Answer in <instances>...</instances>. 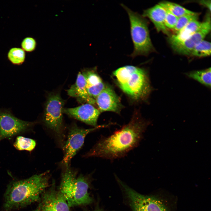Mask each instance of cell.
<instances>
[{
	"mask_svg": "<svg viewBox=\"0 0 211 211\" xmlns=\"http://www.w3.org/2000/svg\"><path fill=\"white\" fill-rule=\"evenodd\" d=\"M93 211H103V210L100 208H98L97 209H96L95 210H94Z\"/></svg>",
	"mask_w": 211,
	"mask_h": 211,
	"instance_id": "cell-28",
	"label": "cell"
},
{
	"mask_svg": "<svg viewBox=\"0 0 211 211\" xmlns=\"http://www.w3.org/2000/svg\"><path fill=\"white\" fill-rule=\"evenodd\" d=\"M149 124L138 114L134 115L121 128L108 137L101 138L84 156L111 160L124 156L138 145Z\"/></svg>",
	"mask_w": 211,
	"mask_h": 211,
	"instance_id": "cell-1",
	"label": "cell"
},
{
	"mask_svg": "<svg viewBox=\"0 0 211 211\" xmlns=\"http://www.w3.org/2000/svg\"><path fill=\"white\" fill-rule=\"evenodd\" d=\"M7 57L13 64L20 65L23 63L25 60V52L21 48L13 47L8 51Z\"/></svg>",
	"mask_w": 211,
	"mask_h": 211,
	"instance_id": "cell-19",
	"label": "cell"
},
{
	"mask_svg": "<svg viewBox=\"0 0 211 211\" xmlns=\"http://www.w3.org/2000/svg\"><path fill=\"white\" fill-rule=\"evenodd\" d=\"M211 68L204 70L188 73L186 75L202 84L209 87L211 86Z\"/></svg>",
	"mask_w": 211,
	"mask_h": 211,
	"instance_id": "cell-18",
	"label": "cell"
},
{
	"mask_svg": "<svg viewBox=\"0 0 211 211\" xmlns=\"http://www.w3.org/2000/svg\"><path fill=\"white\" fill-rule=\"evenodd\" d=\"M166 14V9L158 4L144 10L142 16L151 20L158 32H162L169 36V29L165 25Z\"/></svg>",
	"mask_w": 211,
	"mask_h": 211,
	"instance_id": "cell-14",
	"label": "cell"
},
{
	"mask_svg": "<svg viewBox=\"0 0 211 211\" xmlns=\"http://www.w3.org/2000/svg\"><path fill=\"white\" fill-rule=\"evenodd\" d=\"M87 83V88L94 86L103 82L100 77L93 70H84L82 73Z\"/></svg>",
	"mask_w": 211,
	"mask_h": 211,
	"instance_id": "cell-23",
	"label": "cell"
},
{
	"mask_svg": "<svg viewBox=\"0 0 211 211\" xmlns=\"http://www.w3.org/2000/svg\"><path fill=\"white\" fill-rule=\"evenodd\" d=\"M199 13L195 12L193 13L185 15L178 18L176 26L173 29L176 34L191 21L198 20Z\"/></svg>",
	"mask_w": 211,
	"mask_h": 211,
	"instance_id": "cell-22",
	"label": "cell"
},
{
	"mask_svg": "<svg viewBox=\"0 0 211 211\" xmlns=\"http://www.w3.org/2000/svg\"><path fill=\"white\" fill-rule=\"evenodd\" d=\"M201 23L198 20H193L177 33L170 35L169 37L178 41L186 40L193 35L198 30Z\"/></svg>",
	"mask_w": 211,
	"mask_h": 211,
	"instance_id": "cell-16",
	"label": "cell"
},
{
	"mask_svg": "<svg viewBox=\"0 0 211 211\" xmlns=\"http://www.w3.org/2000/svg\"><path fill=\"white\" fill-rule=\"evenodd\" d=\"M36 144L35 141L33 139L22 136H19L17 138L14 146L19 150L31 151L35 148Z\"/></svg>",
	"mask_w": 211,
	"mask_h": 211,
	"instance_id": "cell-21",
	"label": "cell"
},
{
	"mask_svg": "<svg viewBox=\"0 0 211 211\" xmlns=\"http://www.w3.org/2000/svg\"><path fill=\"white\" fill-rule=\"evenodd\" d=\"M62 174L59 190L69 207L87 205L93 201L88 190L89 183L86 178L78 177L69 166Z\"/></svg>",
	"mask_w": 211,
	"mask_h": 211,
	"instance_id": "cell-4",
	"label": "cell"
},
{
	"mask_svg": "<svg viewBox=\"0 0 211 211\" xmlns=\"http://www.w3.org/2000/svg\"><path fill=\"white\" fill-rule=\"evenodd\" d=\"M159 4L166 10L178 18L195 13L179 4L172 2L164 1L159 3Z\"/></svg>",
	"mask_w": 211,
	"mask_h": 211,
	"instance_id": "cell-17",
	"label": "cell"
},
{
	"mask_svg": "<svg viewBox=\"0 0 211 211\" xmlns=\"http://www.w3.org/2000/svg\"><path fill=\"white\" fill-rule=\"evenodd\" d=\"M67 93L69 96L75 97L80 101L91 104H94L96 103L95 100L88 94L86 80L81 72L78 73L75 84L67 90Z\"/></svg>",
	"mask_w": 211,
	"mask_h": 211,
	"instance_id": "cell-15",
	"label": "cell"
},
{
	"mask_svg": "<svg viewBox=\"0 0 211 211\" xmlns=\"http://www.w3.org/2000/svg\"><path fill=\"white\" fill-rule=\"evenodd\" d=\"M49 173L46 172L10 183L4 195V210L19 209L39 202L49 186Z\"/></svg>",
	"mask_w": 211,
	"mask_h": 211,
	"instance_id": "cell-2",
	"label": "cell"
},
{
	"mask_svg": "<svg viewBox=\"0 0 211 211\" xmlns=\"http://www.w3.org/2000/svg\"><path fill=\"white\" fill-rule=\"evenodd\" d=\"M197 2L200 4L207 7L210 11H211V1L210 0H200L197 1Z\"/></svg>",
	"mask_w": 211,
	"mask_h": 211,
	"instance_id": "cell-27",
	"label": "cell"
},
{
	"mask_svg": "<svg viewBox=\"0 0 211 211\" xmlns=\"http://www.w3.org/2000/svg\"><path fill=\"white\" fill-rule=\"evenodd\" d=\"M105 87L104 84L102 82L96 86L87 87V91L89 96L95 100Z\"/></svg>",
	"mask_w": 211,
	"mask_h": 211,
	"instance_id": "cell-25",
	"label": "cell"
},
{
	"mask_svg": "<svg viewBox=\"0 0 211 211\" xmlns=\"http://www.w3.org/2000/svg\"><path fill=\"white\" fill-rule=\"evenodd\" d=\"M108 125L97 126L93 128L85 129L74 125L69 130L67 139L64 146V155L62 162L66 167L72 158L83 146L86 136L90 133Z\"/></svg>",
	"mask_w": 211,
	"mask_h": 211,
	"instance_id": "cell-8",
	"label": "cell"
},
{
	"mask_svg": "<svg viewBox=\"0 0 211 211\" xmlns=\"http://www.w3.org/2000/svg\"><path fill=\"white\" fill-rule=\"evenodd\" d=\"M121 5L128 16L130 33L133 45V51L130 56L132 58L147 56L154 51L150 37L147 20L137 12H134L122 4Z\"/></svg>",
	"mask_w": 211,
	"mask_h": 211,
	"instance_id": "cell-6",
	"label": "cell"
},
{
	"mask_svg": "<svg viewBox=\"0 0 211 211\" xmlns=\"http://www.w3.org/2000/svg\"><path fill=\"white\" fill-rule=\"evenodd\" d=\"M64 104L59 94L52 93L48 96L45 105L44 122L47 127L59 135L62 134Z\"/></svg>",
	"mask_w": 211,
	"mask_h": 211,
	"instance_id": "cell-7",
	"label": "cell"
},
{
	"mask_svg": "<svg viewBox=\"0 0 211 211\" xmlns=\"http://www.w3.org/2000/svg\"><path fill=\"white\" fill-rule=\"evenodd\" d=\"M37 45L35 39L31 37H27L24 38L21 44V48L25 51L31 52L35 49Z\"/></svg>",
	"mask_w": 211,
	"mask_h": 211,
	"instance_id": "cell-24",
	"label": "cell"
},
{
	"mask_svg": "<svg viewBox=\"0 0 211 211\" xmlns=\"http://www.w3.org/2000/svg\"><path fill=\"white\" fill-rule=\"evenodd\" d=\"M166 11L165 19V25L168 29H173L176 24L178 17L172 13Z\"/></svg>",
	"mask_w": 211,
	"mask_h": 211,
	"instance_id": "cell-26",
	"label": "cell"
},
{
	"mask_svg": "<svg viewBox=\"0 0 211 211\" xmlns=\"http://www.w3.org/2000/svg\"><path fill=\"white\" fill-rule=\"evenodd\" d=\"M33 123L20 120L11 113L0 109V140L28 129Z\"/></svg>",
	"mask_w": 211,
	"mask_h": 211,
	"instance_id": "cell-11",
	"label": "cell"
},
{
	"mask_svg": "<svg viewBox=\"0 0 211 211\" xmlns=\"http://www.w3.org/2000/svg\"><path fill=\"white\" fill-rule=\"evenodd\" d=\"M38 205L33 211H69V207L54 183L42 195Z\"/></svg>",
	"mask_w": 211,
	"mask_h": 211,
	"instance_id": "cell-10",
	"label": "cell"
},
{
	"mask_svg": "<svg viewBox=\"0 0 211 211\" xmlns=\"http://www.w3.org/2000/svg\"><path fill=\"white\" fill-rule=\"evenodd\" d=\"M113 74L120 88L134 99H143L150 91L148 77L142 68L126 65L116 69Z\"/></svg>",
	"mask_w": 211,
	"mask_h": 211,
	"instance_id": "cell-3",
	"label": "cell"
},
{
	"mask_svg": "<svg viewBox=\"0 0 211 211\" xmlns=\"http://www.w3.org/2000/svg\"><path fill=\"white\" fill-rule=\"evenodd\" d=\"M211 47L210 42L204 40L195 46L190 55L198 57L209 56L211 54Z\"/></svg>",
	"mask_w": 211,
	"mask_h": 211,
	"instance_id": "cell-20",
	"label": "cell"
},
{
	"mask_svg": "<svg viewBox=\"0 0 211 211\" xmlns=\"http://www.w3.org/2000/svg\"><path fill=\"white\" fill-rule=\"evenodd\" d=\"M63 113L94 127L97 126V120L100 114L99 110L88 103L76 107L64 108Z\"/></svg>",
	"mask_w": 211,
	"mask_h": 211,
	"instance_id": "cell-12",
	"label": "cell"
},
{
	"mask_svg": "<svg viewBox=\"0 0 211 211\" xmlns=\"http://www.w3.org/2000/svg\"><path fill=\"white\" fill-rule=\"evenodd\" d=\"M120 183L132 211H175L176 200L171 195L162 192L150 195H142L122 182Z\"/></svg>",
	"mask_w": 211,
	"mask_h": 211,
	"instance_id": "cell-5",
	"label": "cell"
},
{
	"mask_svg": "<svg viewBox=\"0 0 211 211\" xmlns=\"http://www.w3.org/2000/svg\"><path fill=\"white\" fill-rule=\"evenodd\" d=\"M100 112L110 111L119 113L122 108L120 99L114 91L106 87L96 98Z\"/></svg>",
	"mask_w": 211,
	"mask_h": 211,
	"instance_id": "cell-13",
	"label": "cell"
},
{
	"mask_svg": "<svg viewBox=\"0 0 211 211\" xmlns=\"http://www.w3.org/2000/svg\"><path fill=\"white\" fill-rule=\"evenodd\" d=\"M210 17L208 16L202 22L198 30L186 40L178 41L169 37V42L173 49L177 52L183 55H190L195 46L204 40L211 30Z\"/></svg>",
	"mask_w": 211,
	"mask_h": 211,
	"instance_id": "cell-9",
	"label": "cell"
}]
</instances>
